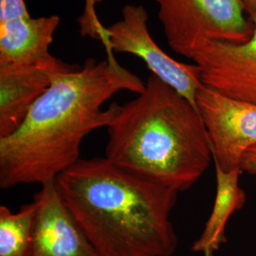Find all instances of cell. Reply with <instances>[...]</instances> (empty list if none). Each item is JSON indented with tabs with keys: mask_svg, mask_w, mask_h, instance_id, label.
<instances>
[{
	"mask_svg": "<svg viewBox=\"0 0 256 256\" xmlns=\"http://www.w3.org/2000/svg\"><path fill=\"white\" fill-rule=\"evenodd\" d=\"M146 82L112 54L88 58L78 70L58 76L12 134L0 138V187L55 180L81 160L84 138L108 128L120 106L106 102L124 90L140 94Z\"/></svg>",
	"mask_w": 256,
	"mask_h": 256,
	"instance_id": "cell-1",
	"label": "cell"
},
{
	"mask_svg": "<svg viewBox=\"0 0 256 256\" xmlns=\"http://www.w3.org/2000/svg\"><path fill=\"white\" fill-rule=\"evenodd\" d=\"M64 202L100 256H172L178 192L106 158H81L59 174Z\"/></svg>",
	"mask_w": 256,
	"mask_h": 256,
	"instance_id": "cell-2",
	"label": "cell"
},
{
	"mask_svg": "<svg viewBox=\"0 0 256 256\" xmlns=\"http://www.w3.org/2000/svg\"><path fill=\"white\" fill-rule=\"evenodd\" d=\"M106 128L108 160L178 192L190 189L214 160L198 108L153 74Z\"/></svg>",
	"mask_w": 256,
	"mask_h": 256,
	"instance_id": "cell-3",
	"label": "cell"
},
{
	"mask_svg": "<svg viewBox=\"0 0 256 256\" xmlns=\"http://www.w3.org/2000/svg\"><path fill=\"white\" fill-rule=\"evenodd\" d=\"M167 43L192 60L209 42L243 44L254 34V23L242 0H155Z\"/></svg>",
	"mask_w": 256,
	"mask_h": 256,
	"instance_id": "cell-4",
	"label": "cell"
},
{
	"mask_svg": "<svg viewBox=\"0 0 256 256\" xmlns=\"http://www.w3.org/2000/svg\"><path fill=\"white\" fill-rule=\"evenodd\" d=\"M148 18L142 5L124 6L122 18L106 27L108 54L117 52L137 56L153 75L198 108L196 94L202 86L200 68L174 60L158 46L150 34Z\"/></svg>",
	"mask_w": 256,
	"mask_h": 256,
	"instance_id": "cell-5",
	"label": "cell"
},
{
	"mask_svg": "<svg viewBox=\"0 0 256 256\" xmlns=\"http://www.w3.org/2000/svg\"><path fill=\"white\" fill-rule=\"evenodd\" d=\"M196 106L210 138L212 162L226 172L240 168L245 153L256 146V104L230 99L202 84Z\"/></svg>",
	"mask_w": 256,
	"mask_h": 256,
	"instance_id": "cell-6",
	"label": "cell"
},
{
	"mask_svg": "<svg viewBox=\"0 0 256 256\" xmlns=\"http://www.w3.org/2000/svg\"><path fill=\"white\" fill-rule=\"evenodd\" d=\"M80 66L52 54L32 63L0 64V138L8 137L23 124L58 76Z\"/></svg>",
	"mask_w": 256,
	"mask_h": 256,
	"instance_id": "cell-7",
	"label": "cell"
},
{
	"mask_svg": "<svg viewBox=\"0 0 256 256\" xmlns=\"http://www.w3.org/2000/svg\"><path fill=\"white\" fill-rule=\"evenodd\" d=\"M254 34L243 44L209 42L194 55L203 86L236 101L256 104V14Z\"/></svg>",
	"mask_w": 256,
	"mask_h": 256,
	"instance_id": "cell-8",
	"label": "cell"
},
{
	"mask_svg": "<svg viewBox=\"0 0 256 256\" xmlns=\"http://www.w3.org/2000/svg\"><path fill=\"white\" fill-rule=\"evenodd\" d=\"M34 200L37 210L30 256H100L55 180L42 184Z\"/></svg>",
	"mask_w": 256,
	"mask_h": 256,
	"instance_id": "cell-9",
	"label": "cell"
},
{
	"mask_svg": "<svg viewBox=\"0 0 256 256\" xmlns=\"http://www.w3.org/2000/svg\"><path fill=\"white\" fill-rule=\"evenodd\" d=\"M60 25L58 16L12 19L0 23V64L32 63L50 56Z\"/></svg>",
	"mask_w": 256,
	"mask_h": 256,
	"instance_id": "cell-10",
	"label": "cell"
},
{
	"mask_svg": "<svg viewBox=\"0 0 256 256\" xmlns=\"http://www.w3.org/2000/svg\"><path fill=\"white\" fill-rule=\"evenodd\" d=\"M216 192L212 210L200 236L192 246V250L203 256H214L222 245L227 243L226 229L230 218L243 208L246 194L239 185L241 168L229 172L214 162Z\"/></svg>",
	"mask_w": 256,
	"mask_h": 256,
	"instance_id": "cell-11",
	"label": "cell"
},
{
	"mask_svg": "<svg viewBox=\"0 0 256 256\" xmlns=\"http://www.w3.org/2000/svg\"><path fill=\"white\" fill-rule=\"evenodd\" d=\"M36 210L34 200L18 212L0 206V256H30Z\"/></svg>",
	"mask_w": 256,
	"mask_h": 256,
	"instance_id": "cell-12",
	"label": "cell"
},
{
	"mask_svg": "<svg viewBox=\"0 0 256 256\" xmlns=\"http://www.w3.org/2000/svg\"><path fill=\"white\" fill-rule=\"evenodd\" d=\"M104 0H84V10L82 16L78 18L80 34L82 37L88 36L102 42L104 48L108 46L106 27L102 25L97 16L96 5Z\"/></svg>",
	"mask_w": 256,
	"mask_h": 256,
	"instance_id": "cell-13",
	"label": "cell"
},
{
	"mask_svg": "<svg viewBox=\"0 0 256 256\" xmlns=\"http://www.w3.org/2000/svg\"><path fill=\"white\" fill-rule=\"evenodd\" d=\"M30 16L24 0H0V23Z\"/></svg>",
	"mask_w": 256,
	"mask_h": 256,
	"instance_id": "cell-14",
	"label": "cell"
},
{
	"mask_svg": "<svg viewBox=\"0 0 256 256\" xmlns=\"http://www.w3.org/2000/svg\"><path fill=\"white\" fill-rule=\"evenodd\" d=\"M240 168L243 172L256 176V146L250 147L245 153Z\"/></svg>",
	"mask_w": 256,
	"mask_h": 256,
	"instance_id": "cell-15",
	"label": "cell"
},
{
	"mask_svg": "<svg viewBox=\"0 0 256 256\" xmlns=\"http://www.w3.org/2000/svg\"><path fill=\"white\" fill-rule=\"evenodd\" d=\"M242 1L246 7L250 18L256 14V0H242Z\"/></svg>",
	"mask_w": 256,
	"mask_h": 256,
	"instance_id": "cell-16",
	"label": "cell"
}]
</instances>
